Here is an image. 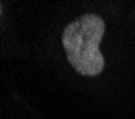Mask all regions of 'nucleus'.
Wrapping results in <instances>:
<instances>
[{"label": "nucleus", "instance_id": "f257e3e1", "mask_svg": "<svg viewBox=\"0 0 135 119\" xmlns=\"http://www.w3.org/2000/svg\"><path fill=\"white\" fill-rule=\"evenodd\" d=\"M105 33V23L98 14H84L64 27L61 43L67 60L78 74L95 77L104 70L105 61L100 43Z\"/></svg>", "mask_w": 135, "mask_h": 119}]
</instances>
